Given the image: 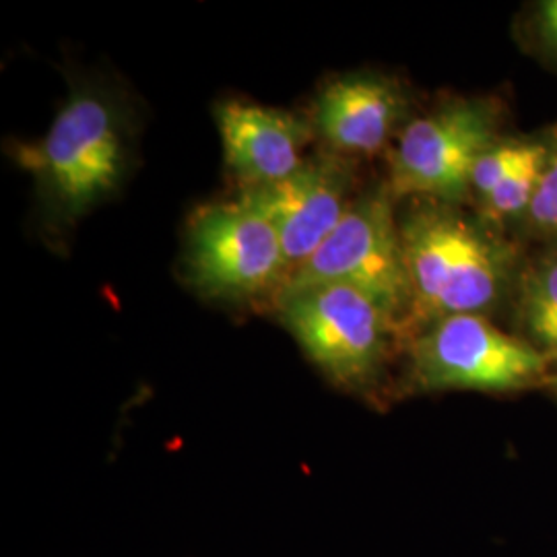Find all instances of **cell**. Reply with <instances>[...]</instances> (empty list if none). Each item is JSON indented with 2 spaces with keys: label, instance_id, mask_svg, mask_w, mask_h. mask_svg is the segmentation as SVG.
<instances>
[{
  "label": "cell",
  "instance_id": "obj_6",
  "mask_svg": "<svg viewBox=\"0 0 557 557\" xmlns=\"http://www.w3.org/2000/svg\"><path fill=\"white\" fill-rule=\"evenodd\" d=\"M186 275L207 298L248 299L287 277V262L275 225L244 199L209 205L186 234Z\"/></svg>",
  "mask_w": 557,
  "mask_h": 557
},
{
  "label": "cell",
  "instance_id": "obj_14",
  "mask_svg": "<svg viewBox=\"0 0 557 557\" xmlns=\"http://www.w3.org/2000/svg\"><path fill=\"white\" fill-rule=\"evenodd\" d=\"M539 227L557 230V156L547 161L537 195L529 209Z\"/></svg>",
  "mask_w": 557,
  "mask_h": 557
},
{
  "label": "cell",
  "instance_id": "obj_4",
  "mask_svg": "<svg viewBox=\"0 0 557 557\" xmlns=\"http://www.w3.org/2000/svg\"><path fill=\"white\" fill-rule=\"evenodd\" d=\"M281 322L335 386L368 395L376 388L388 347V314L347 285H319L275 299Z\"/></svg>",
  "mask_w": 557,
  "mask_h": 557
},
{
  "label": "cell",
  "instance_id": "obj_9",
  "mask_svg": "<svg viewBox=\"0 0 557 557\" xmlns=\"http://www.w3.org/2000/svg\"><path fill=\"white\" fill-rule=\"evenodd\" d=\"M215 122L225 161L244 190L289 178L314 133L312 122L292 112L242 100L221 101Z\"/></svg>",
  "mask_w": 557,
  "mask_h": 557
},
{
  "label": "cell",
  "instance_id": "obj_16",
  "mask_svg": "<svg viewBox=\"0 0 557 557\" xmlns=\"http://www.w3.org/2000/svg\"><path fill=\"white\" fill-rule=\"evenodd\" d=\"M552 384H554V388H556L557 391V376H554V379H552Z\"/></svg>",
  "mask_w": 557,
  "mask_h": 557
},
{
  "label": "cell",
  "instance_id": "obj_2",
  "mask_svg": "<svg viewBox=\"0 0 557 557\" xmlns=\"http://www.w3.org/2000/svg\"><path fill=\"white\" fill-rule=\"evenodd\" d=\"M400 238L419 319L478 314L498 298L502 255L469 221L438 207L419 209Z\"/></svg>",
  "mask_w": 557,
  "mask_h": 557
},
{
  "label": "cell",
  "instance_id": "obj_8",
  "mask_svg": "<svg viewBox=\"0 0 557 557\" xmlns=\"http://www.w3.org/2000/svg\"><path fill=\"white\" fill-rule=\"evenodd\" d=\"M349 190L351 168L337 156L320 153L304 160L289 178L244 190L242 197L275 225L289 273L333 234L351 207Z\"/></svg>",
  "mask_w": 557,
  "mask_h": 557
},
{
  "label": "cell",
  "instance_id": "obj_1",
  "mask_svg": "<svg viewBox=\"0 0 557 557\" xmlns=\"http://www.w3.org/2000/svg\"><path fill=\"white\" fill-rule=\"evenodd\" d=\"M133 140L131 112L119 91L77 79L46 135L13 140L9 153L34 180L41 220L59 234L119 190Z\"/></svg>",
  "mask_w": 557,
  "mask_h": 557
},
{
  "label": "cell",
  "instance_id": "obj_3",
  "mask_svg": "<svg viewBox=\"0 0 557 557\" xmlns=\"http://www.w3.org/2000/svg\"><path fill=\"white\" fill-rule=\"evenodd\" d=\"M319 285H347L395 320L413 306L400 230L386 193L354 200L317 252L287 273L277 299Z\"/></svg>",
  "mask_w": 557,
  "mask_h": 557
},
{
  "label": "cell",
  "instance_id": "obj_11",
  "mask_svg": "<svg viewBox=\"0 0 557 557\" xmlns=\"http://www.w3.org/2000/svg\"><path fill=\"white\" fill-rule=\"evenodd\" d=\"M524 319L543 354L557 356V257L545 260L529 278Z\"/></svg>",
  "mask_w": 557,
  "mask_h": 557
},
{
  "label": "cell",
  "instance_id": "obj_10",
  "mask_svg": "<svg viewBox=\"0 0 557 557\" xmlns=\"http://www.w3.org/2000/svg\"><path fill=\"white\" fill-rule=\"evenodd\" d=\"M397 85L372 73H354L329 83L317 98L312 126L343 153H374L384 147L403 114Z\"/></svg>",
  "mask_w": 557,
  "mask_h": 557
},
{
  "label": "cell",
  "instance_id": "obj_13",
  "mask_svg": "<svg viewBox=\"0 0 557 557\" xmlns=\"http://www.w3.org/2000/svg\"><path fill=\"white\" fill-rule=\"evenodd\" d=\"M531 145L533 143H502L490 147L473 168L471 186L487 199L529 156Z\"/></svg>",
  "mask_w": 557,
  "mask_h": 557
},
{
  "label": "cell",
  "instance_id": "obj_7",
  "mask_svg": "<svg viewBox=\"0 0 557 557\" xmlns=\"http://www.w3.org/2000/svg\"><path fill=\"white\" fill-rule=\"evenodd\" d=\"M494 147V122L475 101H453L413 120L391 163L393 193L457 200L471 186L479 158Z\"/></svg>",
  "mask_w": 557,
  "mask_h": 557
},
{
  "label": "cell",
  "instance_id": "obj_15",
  "mask_svg": "<svg viewBox=\"0 0 557 557\" xmlns=\"http://www.w3.org/2000/svg\"><path fill=\"white\" fill-rule=\"evenodd\" d=\"M541 17H543V29H545L547 38L554 41V46L557 48V0H549L543 4Z\"/></svg>",
  "mask_w": 557,
  "mask_h": 557
},
{
  "label": "cell",
  "instance_id": "obj_12",
  "mask_svg": "<svg viewBox=\"0 0 557 557\" xmlns=\"http://www.w3.org/2000/svg\"><path fill=\"white\" fill-rule=\"evenodd\" d=\"M547 151L541 145H531L529 156L522 160L517 170L499 184L498 188L485 199L487 209L496 218L518 215L529 211L537 195L539 184L547 168Z\"/></svg>",
  "mask_w": 557,
  "mask_h": 557
},
{
  "label": "cell",
  "instance_id": "obj_5",
  "mask_svg": "<svg viewBox=\"0 0 557 557\" xmlns=\"http://www.w3.org/2000/svg\"><path fill=\"white\" fill-rule=\"evenodd\" d=\"M547 356L479 314L434 320L411 347L419 391L506 393L547 379Z\"/></svg>",
  "mask_w": 557,
  "mask_h": 557
}]
</instances>
